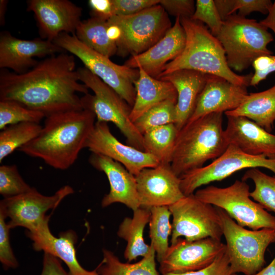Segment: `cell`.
Here are the masks:
<instances>
[{
	"mask_svg": "<svg viewBox=\"0 0 275 275\" xmlns=\"http://www.w3.org/2000/svg\"><path fill=\"white\" fill-rule=\"evenodd\" d=\"M75 57L63 52L39 62L28 71L2 72L0 100H12L50 115L82 109L78 93H89L79 80Z\"/></svg>",
	"mask_w": 275,
	"mask_h": 275,
	"instance_id": "cell-1",
	"label": "cell"
},
{
	"mask_svg": "<svg viewBox=\"0 0 275 275\" xmlns=\"http://www.w3.org/2000/svg\"><path fill=\"white\" fill-rule=\"evenodd\" d=\"M39 134L18 150L53 168L65 170L75 162L92 131L96 116L82 109L45 117Z\"/></svg>",
	"mask_w": 275,
	"mask_h": 275,
	"instance_id": "cell-2",
	"label": "cell"
},
{
	"mask_svg": "<svg viewBox=\"0 0 275 275\" xmlns=\"http://www.w3.org/2000/svg\"><path fill=\"white\" fill-rule=\"evenodd\" d=\"M180 19L186 35L185 47L166 65L157 79L177 70L188 69L221 76L237 85L250 86L253 74L240 75L229 68L222 44L206 25L191 18Z\"/></svg>",
	"mask_w": 275,
	"mask_h": 275,
	"instance_id": "cell-3",
	"label": "cell"
},
{
	"mask_svg": "<svg viewBox=\"0 0 275 275\" xmlns=\"http://www.w3.org/2000/svg\"><path fill=\"white\" fill-rule=\"evenodd\" d=\"M223 114L205 115L179 131L171 163L178 177L203 167L207 160L217 158L226 151L229 144L223 128Z\"/></svg>",
	"mask_w": 275,
	"mask_h": 275,
	"instance_id": "cell-4",
	"label": "cell"
},
{
	"mask_svg": "<svg viewBox=\"0 0 275 275\" xmlns=\"http://www.w3.org/2000/svg\"><path fill=\"white\" fill-rule=\"evenodd\" d=\"M216 37L225 50L228 66L238 72L248 69L259 57L273 54L267 48L273 41L272 34L255 19L233 14L223 21Z\"/></svg>",
	"mask_w": 275,
	"mask_h": 275,
	"instance_id": "cell-5",
	"label": "cell"
},
{
	"mask_svg": "<svg viewBox=\"0 0 275 275\" xmlns=\"http://www.w3.org/2000/svg\"><path fill=\"white\" fill-rule=\"evenodd\" d=\"M217 210L232 273H256L266 263V249L275 242V229L248 230L238 225L222 209L217 208Z\"/></svg>",
	"mask_w": 275,
	"mask_h": 275,
	"instance_id": "cell-6",
	"label": "cell"
},
{
	"mask_svg": "<svg viewBox=\"0 0 275 275\" xmlns=\"http://www.w3.org/2000/svg\"><path fill=\"white\" fill-rule=\"evenodd\" d=\"M77 70L79 80L94 93L80 98L83 109L92 111L97 121L113 123L126 138L128 145L144 151L143 135L130 118L131 107L86 68L80 67Z\"/></svg>",
	"mask_w": 275,
	"mask_h": 275,
	"instance_id": "cell-7",
	"label": "cell"
},
{
	"mask_svg": "<svg viewBox=\"0 0 275 275\" xmlns=\"http://www.w3.org/2000/svg\"><path fill=\"white\" fill-rule=\"evenodd\" d=\"M250 186L243 180H236L226 187L208 186L197 190L199 200L225 211L238 225L253 230L275 229V216L250 197Z\"/></svg>",
	"mask_w": 275,
	"mask_h": 275,
	"instance_id": "cell-8",
	"label": "cell"
},
{
	"mask_svg": "<svg viewBox=\"0 0 275 275\" xmlns=\"http://www.w3.org/2000/svg\"><path fill=\"white\" fill-rule=\"evenodd\" d=\"M53 43L78 58L84 67L114 90L131 107L136 97L134 84L139 69L115 64L107 58L80 41L75 35L63 33Z\"/></svg>",
	"mask_w": 275,
	"mask_h": 275,
	"instance_id": "cell-9",
	"label": "cell"
},
{
	"mask_svg": "<svg viewBox=\"0 0 275 275\" xmlns=\"http://www.w3.org/2000/svg\"><path fill=\"white\" fill-rule=\"evenodd\" d=\"M107 21L118 26L121 37L117 54L132 56L142 53L156 44L171 28L168 13L159 4L137 13L114 15Z\"/></svg>",
	"mask_w": 275,
	"mask_h": 275,
	"instance_id": "cell-10",
	"label": "cell"
},
{
	"mask_svg": "<svg viewBox=\"0 0 275 275\" xmlns=\"http://www.w3.org/2000/svg\"><path fill=\"white\" fill-rule=\"evenodd\" d=\"M169 208L173 217L171 244L181 237L189 241L206 238L221 240L223 233L217 207L194 194L185 196Z\"/></svg>",
	"mask_w": 275,
	"mask_h": 275,
	"instance_id": "cell-11",
	"label": "cell"
},
{
	"mask_svg": "<svg viewBox=\"0 0 275 275\" xmlns=\"http://www.w3.org/2000/svg\"><path fill=\"white\" fill-rule=\"evenodd\" d=\"M266 168L275 174V159L252 155L230 144L226 151L211 163L180 177L181 189L185 196L194 194L200 187L221 181L244 169Z\"/></svg>",
	"mask_w": 275,
	"mask_h": 275,
	"instance_id": "cell-12",
	"label": "cell"
},
{
	"mask_svg": "<svg viewBox=\"0 0 275 275\" xmlns=\"http://www.w3.org/2000/svg\"><path fill=\"white\" fill-rule=\"evenodd\" d=\"M73 189L66 185L52 196H44L35 188L31 191L16 197L4 198L0 202V212L9 218L8 224L11 228L22 227L28 231H33L43 223L49 215L46 212L55 209Z\"/></svg>",
	"mask_w": 275,
	"mask_h": 275,
	"instance_id": "cell-13",
	"label": "cell"
},
{
	"mask_svg": "<svg viewBox=\"0 0 275 275\" xmlns=\"http://www.w3.org/2000/svg\"><path fill=\"white\" fill-rule=\"evenodd\" d=\"M226 250V244L220 240L206 238L189 241L180 238L170 245L159 263V270L162 274L198 270L212 264Z\"/></svg>",
	"mask_w": 275,
	"mask_h": 275,
	"instance_id": "cell-14",
	"label": "cell"
},
{
	"mask_svg": "<svg viewBox=\"0 0 275 275\" xmlns=\"http://www.w3.org/2000/svg\"><path fill=\"white\" fill-rule=\"evenodd\" d=\"M85 148L92 153L104 155L120 163L135 176L145 168L160 164L152 155L122 143L112 133L105 122L96 121Z\"/></svg>",
	"mask_w": 275,
	"mask_h": 275,
	"instance_id": "cell-15",
	"label": "cell"
},
{
	"mask_svg": "<svg viewBox=\"0 0 275 275\" xmlns=\"http://www.w3.org/2000/svg\"><path fill=\"white\" fill-rule=\"evenodd\" d=\"M140 207L169 206L185 195L180 187V178L170 164L145 168L135 176Z\"/></svg>",
	"mask_w": 275,
	"mask_h": 275,
	"instance_id": "cell-16",
	"label": "cell"
},
{
	"mask_svg": "<svg viewBox=\"0 0 275 275\" xmlns=\"http://www.w3.org/2000/svg\"><path fill=\"white\" fill-rule=\"evenodd\" d=\"M41 37L53 41L61 34H74L81 21L82 9L68 0H30Z\"/></svg>",
	"mask_w": 275,
	"mask_h": 275,
	"instance_id": "cell-17",
	"label": "cell"
},
{
	"mask_svg": "<svg viewBox=\"0 0 275 275\" xmlns=\"http://www.w3.org/2000/svg\"><path fill=\"white\" fill-rule=\"evenodd\" d=\"M65 52L52 41L41 38L21 39L8 32L0 35V68H9L15 73H24L38 62L35 58L52 56Z\"/></svg>",
	"mask_w": 275,
	"mask_h": 275,
	"instance_id": "cell-18",
	"label": "cell"
},
{
	"mask_svg": "<svg viewBox=\"0 0 275 275\" xmlns=\"http://www.w3.org/2000/svg\"><path fill=\"white\" fill-rule=\"evenodd\" d=\"M246 88L234 84L221 76L207 74L205 85L198 96L194 113L186 124L211 113H223L235 109L248 95Z\"/></svg>",
	"mask_w": 275,
	"mask_h": 275,
	"instance_id": "cell-19",
	"label": "cell"
},
{
	"mask_svg": "<svg viewBox=\"0 0 275 275\" xmlns=\"http://www.w3.org/2000/svg\"><path fill=\"white\" fill-rule=\"evenodd\" d=\"M186 42L185 31L179 17L173 26L156 44L145 52L131 56L124 65L133 69L142 68L148 74L157 78L170 61L183 51Z\"/></svg>",
	"mask_w": 275,
	"mask_h": 275,
	"instance_id": "cell-20",
	"label": "cell"
},
{
	"mask_svg": "<svg viewBox=\"0 0 275 275\" xmlns=\"http://www.w3.org/2000/svg\"><path fill=\"white\" fill-rule=\"evenodd\" d=\"M89 162L106 175L109 183V191L101 201L102 207L116 203H122L133 211L140 207L135 176L120 163L101 154L92 153Z\"/></svg>",
	"mask_w": 275,
	"mask_h": 275,
	"instance_id": "cell-21",
	"label": "cell"
},
{
	"mask_svg": "<svg viewBox=\"0 0 275 275\" xmlns=\"http://www.w3.org/2000/svg\"><path fill=\"white\" fill-rule=\"evenodd\" d=\"M224 129L229 144L252 155H264L275 159V135L252 120L242 116H226Z\"/></svg>",
	"mask_w": 275,
	"mask_h": 275,
	"instance_id": "cell-22",
	"label": "cell"
},
{
	"mask_svg": "<svg viewBox=\"0 0 275 275\" xmlns=\"http://www.w3.org/2000/svg\"><path fill=\"white\" fill-rule=\"evenodd\" d=\"M50 216L36 229L26 233L33 242L34 250L43 251L62 260L71 275H99L96 268L87 270L78 262L75 247L77 235L74 231L69 230L61 232L59 237L51 233L48 226Z\"/></svg>",
	"mask_w": 275,
	"mask_h": 275,
	"instance_id": "cell-23",
	"label": "cell"
},
{
	"mask_svg": "<svg viewBox=\"0 0 275 275\" xmlns=\"http://www.w3.org/2000/svg\"><path fill=\"white\" fill-rule=\"evenodd\" d=\"M207 74L181 69L161 76L158 79L170 82L177 93L175 125L180 131L187 123L195 110L199 95L203 90Z\"/></svg>",
	"mask_w": 275,
	"mask_h": 275,
	"instance_id": "cell-24",
	"label": "cell"
},
{
	"mask_svg": "<svg viewBox=\"0 0 275 275\" xmlns=\"http://www.w3.org/2000/svg\"><path fill=\"white\" fill-rule=\"evenodd\" d=\"M139 77L134 84L136 97L130 115L134 122L152 107L169 99L177 100V93L169 81L152 77L139 68Z\"/></svg>",
	"mask_w": 275,
	"mask_h": 275,
	"instance_id": "cell-25",
	"label": "cell"
},
{
	"mask_svg": "<svg viewBox=\"0 0 275 275\" xmlns=\"http://www.w3.org/2000/svg\"><path fill=\"white\" fill-rule=\"evenodd\" d=\"M225 114L246 117L271 132L275 122V85L262 92L249 93L239 106Z\"/></svg>",
	"mask_w": 275,
	"mask_h": 275,
	"instance_id": "cell-26",
	"label": "cell"
},
{
	"mask_svg": "<svg viewBox=\"0 0 275 275\" xmlns=\"http://www.w3.org/2000/svg\"><path fill=\"white\" fill-rule=\"evenodd\" d=\"M133 213L132 217L123 219L117 232L118 236L127 242L124 257L129 263L139 257H144L150 249V244H147L143 237L144 229L150 220V208L140 207Z\"/></svg>",
	"mask_w": 275,
	"mask_h": 275,
	"instance_id": "cell-27",
	"label": "cell"
},
{
	"mask_svg": "<svg viewBox=\"0 0 275 275\" xmlns=\"http://www.w3.org/2000/svg\"><path fill=\"white\" fill-rule=\"evenodd\" d=\"M103 259L96 268L99 275H159L156 266V253L150 244L149 253L139 261L121 262L114 253L103 249Z\"/></svg>",
	"mask_w": 275,
	"mask_h": 275,
	"instance_id": "cell-28",
	"label": "cell"
},
{
	"mask_svg": "<svg viewBox=\"0 0 275 275\" xmlns=\"http://www.w3.org/2000/svg\"><path fill=\"white\" fill-rule=\"evenodd\" d=\"M107 27V20L91 17L79 22L74 34L85 45L109 58L117 54L118 48L108 37Z\"/></svg>",
	"mask_w": 275,
	"mask_h": 275,
	"instance_id": "cell-29",
	"label": "cell"
},
{
	"mask_svg": "<svg viewBox=\"0 0 275 275\" xmlns=\"http://www.w3.org/2000/svg\"><path fill=\"white\" fill-rule=\"evenodd\" d=\"M174 123L152 128L143 134L144 151L161 164H170L179 133Z\"/></svg>",
	"mask_w": 275,
	"mask_h": 275,
	"instance_id": "cell-30",
	"label": "cell"
},
{
	"mask_svg": "<svg viewBox=\"0 0 275 275\" xmlns=\"http://www.w3.org/2000/svg\"><path fill=\"white\" fill-rule=\"evenodd\" d=\"M149 237L151 243L159 263L164 258L169 248V237L172 233V226L170 222L171 213L169 206H154L150 208Z\"/></svg>",
	"mask_w": 275,
	"mask_h": 275,
	"instance_id": "cell-31",
	"label": "cell"
},
{
	"mask_svg": "<svg viewBox=\"0 0 275 275\" xmlns=\"http://www.w3.org/2000/svg\"><path fill=\"white\" fill-rule=\"evenodd\" d=\"M42 128L39 123L24 122L10 125L3 129L0 132V162L35 139Z\"/></svg>",
	"mask_w": 275,
	"mask_h": 275,
	"instance_id": "cell-32",
	"label": "cell"
},
{
	"mask_svg": "<svg viewBox=\"0 0 275 275\" xmlns=\"http://www.w3.org/2000/svg\"><path fill=\"white\" fill-rule=\"evenodd\" d=\"M242 180H252L254 189L250 197L264 209L275 212V177L269 176L258 168H250L243 175Z\"/></svg>",
	"mask_w": 275,
	"mask_h": 275,
	"instance_id": "cell-33",
	"label": "cell"
},
{
	"mask_svg": "<svg viewBox=\"0 0 275 275\" xmlns=\"http://www.w3.org/2000/svg\"><path fill=\"white\" fill-rule=\"evenodd\" d=\"M177 101L174 99L167 100L149 109L134 122L137 129L143 134L156 127L175 124Z\"/></svg>",
	"mask_w": 275,
	"mask_h": 275,
	"instance_id": "cell-34",
	"label": "cell"
},
{
	"mask_svg": "<svg viewBox=\"0 0 275 275\" xmlns=\"http://www.w3.org/2000/svg\"><path fill=\"white\" fill-rule=\"evenodd\" d=\"M45 118L44 114L28 108L12 100H0V129L17 123H39Z\"/></svg>",
	"mask_w": 275,
	"mask_h": 275,
	"instance_id": "cell-35",
	"label": "cell"
},
{
	"mask_svg": "<svg viewBox=\"0 0 275 275\" xmlns=\"http://www.w3.org/2000/svg\"><path fill=\"white\" fill-rule=\"evenodd\" d=\"M34 188L24 181L15 164L0 166V194L4 198L21 195Z\"/></svg>",
	"mask_w": 275,
	"mask_h": 275,
	"instance_id": "cell-36",
	"label": "cell"
},
{
	"mask_svg": "<svg viewBox=\"0 0 275 275\" xmlns=\"http://www.w3.org/2000/svg\"><path fill=\"white\" fill-rule=\"evenodd\" d=\"M191 19L205 23L211 34L216 37L223 24L213 0H197L196 8Z\"/></svg>",
	"mask_w": 275,
	"mask_h": 275,
	"instance_id": "cell-37",
	"label": "cell"
},
{
	"mask_svg": "<svg viewBox=\"0 0 275 275\" xmlns=\"http://www.w3.org/2000/svg\"><path fill=\"white\" fill-rule=\"evenodd\" d=\"M6 217L0 212V261L5 269L16 268L18 262L13 254L10 240L11 228Z\"/></svg>",
	"mask_w": 275,
	"mask_h": 275,
	"instance_id": "cell-38",
	"label": "cell"
},
{
	"mask_svg": "<svg viewBox=\"0 0 275 275\" xmlns=\"http://www.w3.org/2000/svg\"><path fill=\"white\" fill-rule=\"evenodd\" d=\"M160 0H112L115 15L127 16L159 4Z\"/></svg>",
	"mask_w": 275,
	"mask_h": 275,
	"instance_id": "cell-39",
	"label": "cell"
},
{
	"mask_svg": "<svg viewBox=\"0 0 275 275\" xmlns=\"http://www.w3.org/2000/svg\"><path fill=\"white\" fill-rule=\"evenodd\" d=\"M232 273L226 251L221 254L208 266L196 271L184 273H168L162 275H232Z\"/></svg>",
	"mask_w": 275,
	"mask_h": 275,
	"instance_id": "cell-40",
	"label": "cell"
},
{
	"mask_svg": "<svg viewBox=\"0 0 275 275\" xmlns=\"http://www.w3.org/2000/svg\"><path fill=\"white\" fill-rule=\"evenodd\" d=\"M252 66L255 72L252 75L250 86H256L265 79L269 74L275 72V56L260 57L254 61Z\"/></svg>",
	"mask_w": 275,
	"mask_h": 275,
	"instance_id": "cell-41",
	"label": "cell"
},
{
	"mask_svg": "<svg viewBox=\"0 0 275 275\" xmlns=\"http://www.w3.org/2000/svg\"><path fill=\"white\" fill-rule=\"evenodd\" d=\"M193 0H160L159 4L165 11L176 17L191 18L195 11Z\"/></svg>",
	"mask_w": 275,
	"mask_h": 275,
	"instance_id": "cell-42",
	"label": "cell"
},
{
	"mask_svg": "<svg viewBox=\"0 0 275 275\" xmlns=\"http://www.w3.org/2000/svg\"><path fill=\"white\" fill-rule=\"evenodd\" d=\"M272 3L270 0H234V12L238 10V15L245 17L253 12L267 14Z\"/></svg>",
	"mask_w": 275,
	"mask_h": 275,
	"instance_id": "cell-43",
	"label": "cell"
},
{
	"mask_svg": "<svg viewBox=\"0 0 275 275\" xmlns=\"http://www.w3.org/2000/svg\"><path fill=\"white\" fill-rule=\"evenodd\" d=\"M88 5L92 17L107 20L115 15L112 0H89Z\"/></svg>",
	"mask_w": 275,
	"mask_h": 275,
	"instance_id": "cell-44",
	"label": "cell"
},
{
	"mask_svg": "<svg viewBox=\"0 0 275 275\" xmlns=\"http://www.w3.org/2000/svg\"><path fill=\"white\" fill-rule=\"evenodd\" d=\"M40 275H71L67 272L57 257L44 253L43 266Z\"/></svg>",
	"mask_w": 275,
	"mask_h": 275,
	"instance_id": "cell-45",
	"label": "cell"
},
{
	"mask_svg": "<svg viewBox=\"0 0 275 275\" xmlns=\"http://www.w3.org/2000/svg\"><path fill=\"white\" fill-rule=\"evenodd\" d=\"M215 6L223 21L234 13V0H215Z\"/></svg>",
	"mask_w": 275,
	"mask_h": 275,
	"instance_id": "cell-46",
	"label": "cell"
},
{
	"mask_svg": "<svg viewBox=\"0 0 275 275\" xmlns=\"http://www.w3.org/2000/svg\"><path fill=\"white\" fill-rule=\"evenodd\" d=\"M260 22L267 29L271 30L275 34V1L269 8L266 17Z\"/></svg>",
	"mask_w": 275,
	"mask_h": 275,
	"instance_id": "cell-47",
	"label": "cell"
},
{
	"mask_svg": "<svg viewBox=\"0 0 275 275\" xmlns=\"http://www.w3.org/2000/svg\"><path fill=\"white\" fill-rule=\"evenodd\" d=\"M253 275H275V256L267 266Z\"/></svg>",
	"mask_w": 275,
	"mask_h": 275,
	"instance_id": "cell-48",
	"label": "cell"
},
{
	"mask_svg": "<svg viewBox=\"0 0 275 275\" xmlns=\"http://www.w3.org/2000/svg\"><path fill=\"white\" fill-rule=\"evenodd\" d=\"M7 4V1H0V23L1 25H4L5 23V15L6 12Z\"/></svg>",
	"mask_w": 275,
	"mask_h": 275,
	"instance_id": "cell-49",
	"label": "cell"
},
{
	"mask_svg": "<svg viewBox=\"0 0 275 275\" xmlns=\"http://www.w3.org/2000/svg\"><path fill=\"white\" fill-rule=\"evenodd\" d=\"M232 275H236V274H232Z\"/></svg>",
	"mask_w": 275,
	"mask_h": 275,
	"instance_id": "cell-50",
	"label": "cell"
}]
</instances>
